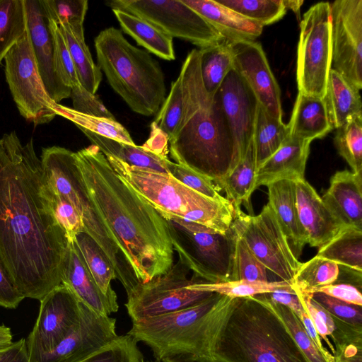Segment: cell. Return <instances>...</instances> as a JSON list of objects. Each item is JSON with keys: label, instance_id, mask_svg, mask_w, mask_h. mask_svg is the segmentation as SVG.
Listing matches in <instances>:
<instances>
[{"label": "cell", "instance_id": "1", "mask_svg": "<svg viewBox=\"0 0 362 362\" xmlns=\"http://www.w3.org/2000/svg\"><path fill=\"white\" fill-rule=\"evenodd\" d=\"M69 240L45 194L33 140L0 137V263L25 298L41 300L62 284Z\"/></svg>", "mask_w": 362, "mask_h": 362}, {"label": "cell", "instance_id": "2", "mask_svg": "<svg viewBox=\"0 0 362 362\" xmlns=\"http://www.w3.org/2000/svg\"><path fill=\"white\" fill-rule=\"evenodd\" d=\"M75 154L88 194L139 283L167 272L174 253L167 221L119 176L98 146Z\"/></svg>", "mask_w": 362, "mask_h": 362}, {"label": "cell", "instance_id": "3", "mask_svg": "<svg viewBox=\"0 0 362 362\" xmlns=\"http://www.w3.org/2000/svg\"><path fill=\"white\" fill-rule=\"evenodd\" d=\"M183 109L180 122L169 138V152L176 163L209 178L216 185L237 165L234 141L216 98L204 86L197 49L181 66Z\"/></svg>", "mask_w": 362, "mask_h": 362}, {"label": "cell", "instance_id": "4", "mask_svg": "<svg viewBox=\"0 0 362 362\" xmlns=\"http://www.w3.org/2000/svg\"><path fill=\"white\" fill-rule=\"evenodd\" d=\"M210 354L221 362H309L280 318L255 296L230 299Z\"/></svg>", "mask_w": 362, "mask_h": 362}, {"label": "cell", "instance_id": "5", "mask_svg": "<svg viewBox=\"0 0 362 362\" xmlns=\"http://www.w3.org/2000/svg\"><path fill=\"white\" fill-rule=\"evenodd\" d=\"M94 44L97 65L115 92L134 112L144 116L157 113L166 94L158 62L114 27L100 31Z\"/></svg>", "mask_w": 362, "mask_h": 362}, {"label": "cell", "instance_id": "6", "mask_svg": "<svg viewBox=\"0 0 362 362\" xmlns=\"http://www.w3.org/2000/svg\"><path fill=\"white\" fill-rule=\"evenodd\" d=\"M231 298L214 293L192 307L132 321L127 333L149 346L155 360L179 356L210 358L221 317Z\"/></svg>", "mask_w": 362, "mask_h": 362}, {"label": "cell", "instance_id": "7", "mask_svg": "<svg viewBox=\"0 0 362 362\" xmlns=\"http://www.w3.org/2000/svg\"><path fill=\"white\" fill-rule=\"evenodd\" d=\"M105 157L119 176L164 218L185 219L222 233L230 229L235 209L227 199L208 198L169 174L141 170L111 156Z\"/></svg>", "mask_w": 362, "mask_h": 362}, {"label": "cell", "instance_id": "8", "mask_svg": "<svg viewBox=\"0 0 362 362\" xmlns=\"http://www.w3.org/2000/svg\"><path fill=\"white\" fill-rule=\"evenodd\" d=\"M40 160L49 186L76 210L83 223V233L90 236L107 255L115 268L117 279L129 294L139 281L88 194L75 152L60 146L47 147L42 149Z\"/></svg>", "mask_w": 362, "mask_h": 362}, {"label": "cell", "instance_id": "9", "mask_svg": "<svg viewBox=\"0 0 362 362\" xmlns=\"http://www.w3.org/2000/svg\"><path fill=\"white\" fill-rule=\"evenodd\" d=\"M173 250L193 275L206 283L230 281L237 234L225 233L185 219L165 218Z\"/></svg>", "mask_w": 362, "mask_h": 362}, {"label": "cell", "instance_id": "10", "mask_svg": "<svg viewBox=\"0 0 362 362\" xmlns=\"http://www.w3.org/2000/svg\"><path fill=\"white\" fill-rule=\"evenodd\" d=\"M297 49L298 93L323 98L332 63L329 3L319 2L304 13Z\"/></svg>", "mask_w": 362, "mask_h": 362}, {"label": "cell", "instance_id": "11", "mask_svg": "<svg viewBox=\"0 0 362 362\" xmlns=\"http://www.w3.org/2000/svg\"><path fill=\"white\" fill-rule=\"evenodd\" d=\"M189 269L180 260L165 274L146 283H139L127 295L124 304L132 320L162 315L195 305L214 293L191 288L204 282L193 275L187 278Z\"/></svg>", "mask_w": 362, "mask_h": 362}, {"label": "cell", "instance_id": "12", "mask_svg": "<svg viewBox=\"0 0 362 362\" xmlns=\"http://www.w3.org/2000/svg\"><path fill=\"white\" fill-rule=\"evenodd\" d=\"M232 227L269 272L292 284L301 262L268 204L255 216L235 210Z\"/></svg>", "mask_w": 362, "mask_h": 362}, {"label": "cell", "instance_id": "13", "mask_svg": "<svg viewBox=\"0 0 362 362\" xmlns=\"http://www.w3.org/2000/svg\"><path fill=\"white\" fill-rule=\"evenodd\" d=\"M4 61L6 80L21 115L36 125L50 122L57 115L58 103L45 90L28 30Z\"/></svg>", "mask_w": 362, "mask_h": 362}, {"label": "cell", "instance_id": "14", "mask_svg": "<svg viewBox=\"0 0 362 362\" xmlns=\"http://www.w3.org/2000/svg\"><path fill=\"white\" fill-rule=\"evenodd\" d=\"M108 6L140 17L171 37L188 41L203 49L225 39L182 0H112Z\"/></svg>", "mask_w": 362, "mask_h": 362}, {"label": "cell", "instance_id": "15", "mask_svg": "<svg viewBox=\"0 0 362 362\" xmlns=\"http://www.w3.org/2000/svg\"><path fill=\"white\" fill-rule=\"evenodd\" d=\"M331 69L360 90L362 88V0L329 4Z\"/></svg>", "mask_w": 362, "mask_h": 362}, {"label": "cell", "instance_id": "16", "mask_svg": "<svg viewBox=\"0 0 362 362\" xmlns=\"http://www.w3.org/2000/svg\"><path fill=\"white\" fill-rule=\"evenodd\" d=\"M40 301L36 322L26 339L31 362L52 350L76 327L81 315V303L61 284Z\"/></svg>", "mask_w": 362, "mask_h": 362}, {"label": "cell", "instance_id": "17", "mask_svg": "<svg viewBox=\"0 0 362 362\" xmlns=\"http://www.w3.org/2000/svg\"><path fill=\"white\" fill-rule=\"evenodd\" d=\"M81 303L80 319L73 330L35 362H78L116 339V320Z\"/></svg>", "mask_w": 362, "mask_h": 362}, {"label": "cell", "instance_id": "18", "mask_svg": "<svg viewBox=\"0 0 362 362\" xmlns=\"http://www.w3.org/2000/svg\"><path fill=\"white\" fill-rule=\"evenodd\" d=\"M215 95L228 122L240 160L252 139L259 102L234 68L227 74Z\"/></svg>", "mask_w": 362, "mask_h": 362}, {"label": "cell", "instance_id": "19", "mask_svg": "<svg viewBox=\"0 0 362 362\" xmlns=\"http://www.w3.org/2000/svg\"><path fill=\"white\" fill-rule=\"evenodd\" d=\"M233 68L244 78L259 105L273 117L282 119L281 90L260 43L230 42Z\"/></svg>", "mask_w": 362, "mask_h": 362}, {"label": "cell", "instance_id": "20", "mask_svg": "<svg viewBox=\"0 0 362 362\" xmlns=\"http://www.w3.org/2000/svg\"><path fill=\"white\" fill-rule=\"evenodd\" d=\"M27 30L38 71L49 98L59 103L70 98L71 88L59 77L54 62V47L49 21L39 0H24Z\"/></svg>", "mask_w": 362, "mask_h": 362}, {"label": "cell", "instance_id": "21", "mask_svg": "<svg viewBox=\"0 0 362 362\" xmlns=\"http://www.w3.org/2000/svg\"><path fill=\"white\" fill-rule=\"evenodd\" d=\"M294 182L299 219L311 247H321L349 227L335 216L305 179Z\"/></svg>", "mask_w": 362, "mask_h": 362}, {"label": "cell", "instance_id": "22", "mask_svg": "<svg viewBox=\"0 0 362 362\" xmlns=\"http://www.w3.org/2000/svg\"><path fill=\"white\" fill-rule=\"evenodd\" d=\"M61 279L62 284L69 288L80 302L95 312L107 316L117 312V297L105 295L101 291L73 241H69Z\"/></svg>", "mask_w": 362, "mask_h": 362}, {"label": "cell", "instance_id": "23", "mask_svg": "<svg viewBox=\"0 0 362 362\" xmlns=\"http://www.w3.org/2000/svg\"><path fill=\"white\" fill-rule=\"evenodd\" d=\"M322 199L343 224L362 230V174L336 172Z\"/></svg>", "mask_w": 362, "mask_h": 362}, {"label": "cell", "instance_id": "24", "mask_svg": "<svg viewBox=\"0 0 362 362\" xmlns=\"http://www.w3.org/2000/svg\"><path fill=\"white\" fill-rule=\"evenodd\" d=\"M311 141L288 136L256 171L255 188L280 180L305 179Z\"/></svg>", "mask_w": 362, "mask_h": 362}, {"label": "cell", "instance_id": "25", "mask_svg": "<svg viewBox=\"0 0 362 362\" xmlns=\"http://www.w3.org/2000/svg\"><path fill=\"white\" fill-rule=\"evenodd\" d=\"M231 42L255 41L263 26L249 20L216 0H182Z\"/></svg>", "mask_w": 362, "mask_h": 362}, {"label": "cell", "instance_id": "26", "mask_svg": "<svg viewBox=\"0 0 362 362\" xmlns=\"http://www.w3.org/2000/svg\"><path fill=\"white\" fill-rule=\"evenodd\" d=\"M267 187V204L288 240L291 242L297 257L308 243V237L298 214L295 182L280 180L271 182Z\"/></svg>", "mask_w": 362, "mask_h": 362}, {"label": "cell", "instance_id": "27", "mask_svg": "<svg viewBox=\"0 0 362 362\" xmlns=\"http://www.w3.org/2000/svg\"><path fill=\"white\" fill-rule=\"evenodd\" d=\"M329 124L337 129L349 121L362 117L359 90L331 69L323 98Z\"/></svg>", "mask_w": 362, "mask_h": 362}, {"label": "cell", "instance_id": "28", "mask_svg": "<svg viewBox=\"0 0 362 362\" xmlns=\"http://www.w3.org/2000/svg\"><path fill=\"white\" fill-rule=\"evenodd\" d=\"M288 126L291 137L312 141L325 136L332 128L323 98L298 93Z\"/></svg>", "mask_w": 362, "mask_h": 362}, {"label": "cell", "instance_id": "29", "mask_svg": "<svg viewBox=\"0 0 362 362\" xmlns=\"http://www.w3.org/2000/svg\"><path fill=\"white\" fill-rule=\"evenodd\" d=\"M124 33L149 52L168 61L175 59L173 37L144 19L118 9H112Z\"/></svg>", "mask_w": 362, "mask_h": 362}, {"label": "cell", "instance_id": "30", "mask_svg": "<svg viewBox=\"0 0 362 362\" xmlns=\"http://www.w3.org/2000/svg\"><path fill=\"white\" fill-rule=\"evenodd\" d=\"M92 144L98 146L105 156L115 157L130 166L141 170L169 174L167 165L168 158H162L141 146L131 145L114 139L94 134L87 131H82Z\"/></svg>", "mask_w": 362, "mask_h": 362}, {"label": "cell", "instance_id": "31", "mask_svg": "<svg viewBox=\"0 0 362 362\" xmlns=\"http://www.w3.org/2000/svg\"><path fill=\"white\" fill-rule=\"evenodd\" d=\"M257 168L252 141L235 168L216 185L226 194V199L235 210L244 204L252 212L250 197L255 190Z\"/></svg>", "mask_w": 362, "mask_h": 362}, {"label": "cell", "instance_id": "32", "mask_svg": "<svg viewBox=\"0 0 362 362\" xmlns=\"http://www.w3.org/2000/svg\"><path fill=\"white\" fill-rule=\"evenodd\" d=\"M58 26L68 47L80 84L88 92L95 94L103 74L94 63L86 44L83 25L75 27L68 25Z\"/></svg>", "mask_w": 362, "mask_h": 362}, {"label": "cell", "instance_id": "33", "mask_svg": "<svg viewBox=\"0 0 362 362\" xmlns=\"http://www.w3.org/2000/svg\"><path fill=\"white\" fill-rule=\"evenodd\" d=\"M289 136V128L282 119L271 116L259 103L252 134L257 170Z\"/></svg>", "mask_w": 362, "mask_h": 362}, {"label": "cell", "instance_id": "34", "mask_svg": "<svg viewBox=\"0 0 362 362\" xmlns=\"http://www.w3.org/2000/svg\"><path fill=\"white\" fill-rule=\"evenodd\" d=\"M317 255L338 265L362 272V230L344 228L320 247Z\"/></svg>", "mask_w": 362, "mask_h": 362}, {"label": "cell", "instance_id": "35", "mask_svg": "<svg viewBox=\"0 0 362 362\" xmlns=\"http://www.w3.org/2000/svg\"><path fill=\"white\" fill-rule=\"evenodd\" d=\"M101 291L110 296H117L111 281L117 279L115 268L99 245L88 234L80 232L72 240Z\"/></svg>", "mask_w": 362, "mask_h": 362}, {"label": "cell", "instance_id": "36", "mask_svg": "<svg viewBox=\"0 0 362 362\" xmlns=\"http://www.w3.org/2000/svg\"><path fill=\"white\" fill-rule=\"evenodd\" d=\"M200 71L204 86L214 94L224 78L233 68V56L230 42L223 39L206 48L199 49Z\"/></svg>", "mask_w": 362, "mask_h": 362}, {"label": "cell", "instance_id": "37", "mask_svg": "<svg viewBox=\"0 0 362 362\" xmlns=\"http://www.w3.org/2000/svg\"><path fill=\"white\" fill-rule=\"evenodd\" d=\"M26 30L24 0H0V64Z\"/></svg>", "mask_w": 362, "mask_h": 362}, {"label": "cell", "instance_id": "38", "mask_svg": "<svg viewBox=\"0 0 362 362\" xmlns=\"http://www.w3.org/2000/svg\"><path fill=\"white\" fill-rule=\"evenodd\" d=\"M57 115L74 123L81 131H87L96 135L134 145L128 131L115 119H107L85 115L71 107L57 104Z\"/></svg>", "mask_w": 362, "mask_h": 362}, {"label": "cell", "instance_id": "39", "mask_svg": "<svg viewBox=\"0 0 362 362\" xmlns=\"http://www.w3.org/2000/svg\"><path fill=\"white\" fill-rule=\"evenodd\" d=\"M339 274V265L318 255L301 263L292 283V286L310 293L313 289L336 281Z\"/></svg>", "mask_w": 362, "mask_h": 362}, {"label": "cell", "instance_id": "40", "mask_svg": "<svg viewBox=\"0 0 362 362\" xmlns=\"http://www.w3.org/2000/svg\"><path fill=\"white\" fill-rule=\"evenodd\" d=\"M255 297L267 305L280 318L309 362H328L308 336L299 318L289 308L262 294Z\"/></svg>", "mask_w": 362, "mask_h": 362}, {"label": "cell", "instance_id": "41", "mask_svg": "<svg viewBox=\"0 0 362 362\" xmlns=\"http://www.w3.org/2000/svg\"><path fill=\"white\" fill-rule=\"evenodd\" d=\"M192 289L217 293L230 298H243L267 293L275 290L288 288L292 284L284 281L268 282L249 281H229L221 283H196L189 286Z\"/></svg>", "mask_w": 362, "mask_h": 362}, {"label": "cell", "instance_id": "42", "mask_svg": "<svg viewBox=\"0 0 362 362\" xmlns=\"http://www.w3.org/2000/svg\"><path fill=\"white\" fill-rule=\"evenodd\" d=\"M218 4L263 27L281 19L286 12L281 0H216Z\"/></svg>", "mask_w": 362, "mask_h": 362}, {"label": "cell", "instance_id": "43", "mask_svg": "<svg viewBox=\"0 0 362 362\" xmlns=\"http://www.w3.org/2000/svg\"><path fill=\"white\" fill-rule=\"evenodd\" d=\"M334 144L352 172L362 174V117L355 118L337 129Z\"/></svg>", "mask_w": 362, "mask_h": 362}, {"label": "cell", "instance_id": "44", "mask_svg": "<svg viewBox=\"0 0 362 362\" xmlns=\"http://www.w3.org/2000/svg\"><path fill=\"white\" fill-rule=\"evenodd\" d=\"M332 317L335 329L330 337L334 344V362H362V327Z\"/></svg>", "mask_w": 362, "mask_h": 362}, {"label": "cell", "instance_id": "45", "mask_svg": "<svg viewBox=\"0 0 362 362\" xmlns=\"http://www.w3.org/2000/svg\"><path fill=\"white\" fill-rule=\"evenodd\" d=\"M137 343L128 334L118 336L78 362H144Z\"/></svg>", "mask_w": 362, "mask_h": 362}, {"label": "cell", "instance_id": "46", "mask_svg": "<svg viewBox=\"0 0 362 362\" xmlns=\"http://www.w3.org/2000/svg\"><path fill=\"white\" fill-rule=\"evenodd\" d=\"M269 271L237 235L230 281L268 282Z\"/></svg>", "mask_w": 362, "mask_h": 362}, {"label": "cell", "instance_id": "47", "mask_svg": "<svg viewBox=\"0 0 362 362\" xmlns=\"http://www.w3.org/2000/svg\"><path fill=\"white\" fill-rule=\"evenodd\" d=\"M47 20L57 25H83L87 0H39Z\"/></svg>", "mask_w": 362, "mask_h": 362}, {"label": "cell", "instance_id": "48", "mask_svg": "<svg viewBox=\"0 0 362 362\" xmlns=\"http://www.w3.org/2000/svg\"><path fill=\"white\" fill-rule=\"evenodd\" d=\"M183 96L180 76L171 83L169 94L165 98L153 121L168 137L175 133L181 119Z\"/></svg>", "mask_w": 362, "mask_h": 362}, {"label": "cell", "instance_id": "49", "mask_svg": "<svg viewBox=\"0 0 362 362\" xmlns=\"http://www.w3.org/2000/svg\"><path fill=\"white\" fill-rule=\"evenodd\" d=\"M45 194L58 223L64 230L69 240L72 241L77 233L83 232L78 214L68 201L52 189L46 178Z\"/></svg>", "mask_w": 362, "mask_h": 362}, {"label": "cell", "instance_id": "50", "mask_svg": "<svg viewBox=\"0 0 362 362\" xmlns=\"http://www.w3.org/2000/svg\"><path fill=\"white\" fill-rule=\"evenodd\" d=\"M167 168L170 175L191 189L214 200L226 199L219 194L218 187L209 178L170 160Z\"/></svg>", "mask_w": 362, "mask_h": 362}, {"label": "cell", "instance_id": "51", "mask_svg": "<svg viewBox=\"0 0 362 362\" xmlns=\"http://www.w3.org/2000/svg\"><path fill=\"white\" fill-rule=\"evenodd\" d=\"M54 47V62L57 73L64 85L70 88L80 84L75 66L59 27L49 21Z\"/></svg>", "mask_w": 362, "mask_h": 362}, {"label": "cell", "instance_id": "52", "mask_svg": "<svg viewBox=\"0 0 362 362\" xmlns=\"http://www.w3.org/2000/svg\"><path fill=\"white\" fill-rule=\"evenodd\" d=\"M298 296L300 300L313 321L320 338L328 344L333 353L334 346L330 342L328 337H331L335 329V324L332 316L320 304L316 302L312 297V293L302 291L293 288Z\"/></svg>", "mask_w": 362, "mask_h": 362}, {"label": "cell", "instance_id": "53", "mask_svg": "<svg viewBox=\"0 0 362 362\" xmlns=\"http://www.w3.org/2000/svg\"><path fill=\"white\" fill-rule=\"evenodd\" d=\"M313 298L334 317L362 327V306L351 304L322 293H312Z\"/></svg>", "mask_w": 362, "mask_h": 362}, {"label": "cell", "instance_id": "54", "mask_svg": "<svg viewBox=\"0 0 362 362\" xmlns=\"http://www.w3.org/2000/svg\"><path fill=\"white\" fill-rule=\"evenodd\" d=\"M70 98L75 111L107 119H115L100 98L86 90L81 84L71 88Z\"/></svg>", "mask_w": 362, "mask_h": 362}, {"label": "cell", "instance_id": "55", "mask_svg": "<svg viewBox=\"0 0 362 362\" xmlns=\"http://www.w3.org/2000/svg\"><path fill=\"white\" fill-rule=\"evenodd\" d=\"M316 292L351 304L362 306L361 288L349 283L335 281L331 284L313 289L310 293Z\"/></svg>", "mask_w": 362, "mask_h": 362}, {"label": "cell", "instance_id": "56", "mask_svg": "<svg viewBox=\"0 0 362 362\" xmlns=\"http://www.w3.org/2000/svg\"><path fill=\"white\" fill-rule=\"evenodd\" d=\"M24 298L0 263V307L16 309Z\"/></svg>", "mask_w": 362, "mask_h": 362}, {"label": "cell", "instance_id": "57", "mask_svg": "<svg viewBox=\"0 0 362 362\" xmlns=\"http://www.w3.org/2000/svg\"><path fill=\"white\" fill-rule=\"evenodd\" d=\"M168 136L153 122L151 124L149 138L141 147L162 158L168 159Z\"/></svg>", "mask_w": 362, "mask_h": 362}, {"label": "cell", "instance_id": "58", "mask_svg": "<svg viewBox=\"0 0 362 362\" xmlns=\"http://www.w3.org/2000/svg\"><path fill=\"white\" fill-rule=\"evenodd\" d=\"M267 298L289 308L298 317L304 311V308L297 293L293 288H281L267 293H262Z\"/></svg>", "mask_w": 362, "mask_h": 362}, {"label": "cell", "instance_id": "59", "mask_svg": "<svg viewBox=\"0 0 362 362\" xmlns=\"http://www.w3.org/2000/svg\"><path fill=\"white\" fill-rule=\"evenodd\" d=\"M0 362H31L26 339L21 338L0 351Z\"/></svg>", "mask_w": 362, "mask_h": 362}, {"label": "cell", "instance_id": "60", "mask_svg": "<svg viewBox=\"0 0 362 362\" xmlns=\"http://www.w3.org/2000/svg\"><path fill=\"white\" fill-rule=\"evenodd\" d=\"M161 362H221L214 358L197 357L194 356H179L167 358Z\"/></svg>", "mask_w": 362, "mask_h": 362}, {"label": "cell", "instance_id": "61", "mask_svg": "<svg viewBox=\"0 0 362 362\" xmlns=\"http://www.w3.org/2000/svg\"><path fill=\"white\" fill-rule=\"evenodd\" d=\"M13 344V335L10 327L4 325H0V351L8 348Z\"/></svg>", "mask_w": 362, "mask_h": 362}, {"label": "cell", "instance_id": "62", "mask_svg": "<svg viewBox=\"0 0 362 362\" xmlns=\"http://www.w3.org/2000/svg\"><path fill=\"white\" fill-rule=\"evenodd\" d=\"M285 8L292 10L297 16L300 13V8L303 3L302 0H281Z\"/></svg>", "mask_w": 362, "mask_h": 362}, {"label": "cell", "instance_id": "63", "mask_svg": "<svg viewBox=\"0 0 362 362\" xmlns=\"http://www.w3.org/2000/svg\"><path fill=\"white\" fill-rule=\"evenodd\" d=\"M144 362H160V361L155 360V361H144Z\"/></svg>", "mask_w": 362, "mask_h": 362}]
</instances>
